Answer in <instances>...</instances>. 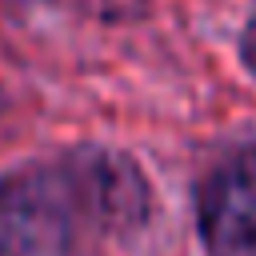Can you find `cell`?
I'll list each match as a JSON object with an SVG mask.
<instances>
[{"label": "cell", "mask_w": 256, "mask_h": 256, "mask_svg": "<svg viewBox=\"0 0 256 256\" xmlns=\"http://www.w3.org/2000/svg\"><path fill=\"white\" fill-rule=\"evenodd\" d=\"M196 228L208 256H256V144L208 168L196 188Z\"/></svg>", "instance_id": "obj_2"}, {"label": "cell", "mask_w": 256, "mask_h": 256, "mask_svg": "<svg viewBox=\"0 0 256 256\" xmlns=\"http://www.w3.org/2000/svg\"><path fill=\"white\" fill-rule=\"evenodd\" d=\"M148 172L80 144L0 176V256H124L152 224Z\"/></svg>", "instance_id": "obj_1"}, {"label": "cell", "mask_w": 256, "mask_h": 256, "mask_svg": "<svg viewBox=\"0 0 256 256\" xmlns=\"http://www.w3.org/2000/svg\"><path fill=\"white\" fill-rule=\"evenodd\" d=\"M240 60H244V68L256 76V16L244 24V32H240Z\"/></svg>", "instance_id": "obj_3"}]
</instances>
